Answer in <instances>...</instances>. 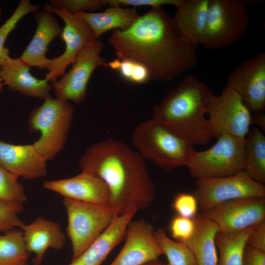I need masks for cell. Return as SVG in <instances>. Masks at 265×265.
I'll list each match as a JSON object with an SVG mask.
<instances>
[{
  "label": "cell",
  "mask_w": 265,
  "mask_h": 265,
  "mask_svg": "<svg viewBox=\"0 0 265 265\" xmlns=\"http://www.w3.org/2000/svg\"><path fill=\"white\" fill-rule=\"evenodd\" d=\"M109 42L118 59L141 64L152 80H171L198 59L196 46L179 32L162 7H152L127 30H114Z\"/></svg>",
  "instance_id": "1"
},
{
  "label": "cell",
  "mask_w": 265,
  "mask_h": 265,
  "mask_svg": "<svg viewBox=\"0 0 265 265\" xmlns=\"http://www.w3.org/2000/svg\"><path fill=\"white\" fill-rule=\"evenodd\" d=\"M169 228L171 237L177 241L185 243L194 234L195 218H186L177 215L171 219Z\"/></svg>",
  "instance_id": "34"
},
{
  "label": "cell",
  "mask_w": 265,
  "mask_h": 265,
  "mask_svg": "<svg viewBox=\"0 0 265 265\" xmlns=\"http://www.w3.org/2000/svg\"><path fill=\"white\" fill-rule=\"evenodd\" d=\"M34 17L37 24L35 32L19 58L29 67L47 69L51 62V59L46 55L48 46L60 35L62 29L53 14L45 8L34 12Z\"/></svg>",
  "instance_id": "18"
},
{
  "label": "cell",
  "mask_w": 265,
  "mask_h": 265,
  "mask_svg": "<svg viewBox=\"0 0 265 265\" xmlns=\"http://www.w3.org/2000/svg\"><path fill=\"white\" fill-rule=\"evenodd\" d=\"M242 265H265V252L247 245Z\"/></svg>",
  "instance_id": "38"
},
{
  "label": "cell",
  "mask_w": 265,
  "mask_h": 265,
  "mask_svg": "<svg viewBox=\"0 0 265 265\" xmlns=\"http://www.w3.org/2000/svg\"><path fill=\"white\" fill-rule=\"evenodd\" d=\"M210 0H182L172 18L179 32L196 46L204 36Z\"/></svg>",
  "instance_id": "22"
},
{
  "label": "cell",
  "mask_w": 265,
  "mask_h": 265,
  "mask_svg": "<svg viewBox=\"0 0 265 265\" xmlns=\"http://www.w3.org/2000/svg\"><path fill=\"white\" fill-rule=\"evenodd\" d=\"M194 218V234L184 243L192 252L197 265H217L215 238L219 229L216 223L202 213L197 214Z\"/></svg>",
  "instance_id": "23"
},
{
  "label": "cell",
  "mask_w": 265,
  "mask_h": 265,
  "mask_svg": "<svg viewBox=\"0 0 265 265\" xmlns=\"http://www.w3.org/2000/svg\"><path fill=\"white\" fill-rule=\"evenodd\" d=\"M53 7L64 9L72 14H77L99 9L106 4L104 0H50Z\"/></svg>",
  "instance_id": "33"
},
{
  "label": "cell",
  "mask_w": 265,
  "mask_h": 265,
  "mask_svg": "<svg viewBox=\"0 0 265 265\" xmlns=\"http://www.w3.org/2000/svg\"><path fill=\"white\" fill-rule=\"evenodd\" d=\"M28 257L22 230L13 229L0 235V265H24Z\"/></svg>",
  "instance_id": "27"
},
{
  "label": "cell",
  "mask_w": 265,
  "mask_h": 265,
  "mask_svg": "<svg viewBox=\"0 0 265 265\" xmlns=\"http://www.w3.org/2000/svg\"><path fill=\"white\" fill-rule=\"evenodd\" d=\"M195 185L193 194L201 213L230 200L265 198L264 184L253 180L244 171L229 176L196 179Z\"/></svg>",
  "instance_id": "10"
},
{
  "label": "cell",
  "mask_w": 265,
  "mask_h": 265,
  "mask_svg": "<svg viewBox=\"0 0 265 265\" xmlns=\"http://www.w3.org/2000/svg\"><path fill=\"white\" fill-rule=\"evenodd\" d=\"M254 226L235 233L218 232L215 238L219 253L217 265H242L247 239Z\"/></svg>",
  "instance_id": "25"
},
{
  "label": "cell",
  "mask_w": 265,
  "mask_h": 265,
  "mask_svg": "<svg viewBox=\"0 0 265 265\" xmlns=\"http://www.w3.org/2000/svg\"><path fill=\"white\" fill-rule=\"evenodd\" d=\"M249 0H210L206 27L202 45L208 49L232 45L247 31Z\"/></svg>",
  "instance_id": "6"
},
{
  "label": "cell",
  "mask_w": 265,
  "mask_h": 265,
  "mask_svg": "<svg viewBox=\"0 0 265 265\" xmlns=\"http://www.w3.org/2000/svg\"><path fill=\"white\" fill-rule=\"evenodd\" d=\"M74 14L86 22L97 39L111 29L127 30L140 16L135 8H123L118 6H110L101 12Z\"/></svg>",
  "instance_id": "24"
},
{
  "label": "cell",
  "mask_w": 265,
  "mask_h": 265,
  "mask_svg": "<svg viewBox=\"0 0 265 265\" xmlns=\"http://www.w3.org/2000/svg\"><path fill=\"white\" fill-rule=\"evenodd\" d=\"M18 177L0 166V200L23 203L27 200L23 186Z\"/></svg>",
  "instance_id": "31"
},
{
  "label": "cell",
  "mask_w": 265,
  "mask_h": 265,
  "mask_svg": "<svg viewBox=\"0 0 265 265\" xmlns=\"http://www.w3.org/2000/svg\"><path fill=\"white\" fill-rule=\"evenodd\" d=\"M211 147L193 152L186 167L196 179L229 176L244 171L245 138L222 135Z\"/></svg>",
  "instance_id": "7"
},
{
  "label": "cell",
  "mask_w": 265,
  "mask_h": 265,
  "mask_svg": "<svg viewBox=\"0 0 265 265\" xmlns=\"http://www.w3.org/2000/svg\"><path fill=\"white\" fill-rule=\"evenodd\" d=\"M152 225L143 219L132 220L126 231L125 242L109 265H142L163 255L154 235Z\"/></svg>",
  "instance_id": "15"
},
{
  "label": "cell",
  "mask_w": 265,
  "mask_h": 265,
  "mask_svg": "<svg viewBox=\"0 0 265 265\" xmlns=\"http://www.w3.org/2000/svg\"><path fill=\"white\" fill-rule=\"evenodd\" d=\"M103 48L104 44L98 39L81 51L68 72L52 82L56 98L78 104L84 101L87 86L95 69L107 67L100 55Z\"/></svg>",
  "instance_id": "11"
},
{
  "label": "cell",
  "mask_w": 265,
  "mask_h": 265,
  "mask_svg": "<svg viewBox=\"0 0 265 265\" xmlns=\"http://www.w3.org/2000/svg\"><path fill=\"white\" fill-rule=\"evenodd\" d=\"M227 86L236 92L251 114L265 109V53L243 61L229 74Z\"/></svg>",
  "instance_id": "13"
},
{
  "label": "cell",
  "mask_w": 265,
  "mask_h": 265,
  "mask_svg": "<svg viewBox=\"0 0 265 265\" xmlns=\"http://www.w3.org/2000/svg\"><path fill=\"white\" fill-rule=\"evenodd\" d=\"M135 212L115 215L108 227L69 265H101L126 235L127 227Z\"/></svg>",
  "instance_id": "21"
},
{
  "label": "cell",
  "mask_w": 265,
  "mask_h": 265,
  "mask_svg": "<svg viewBox=\"0 0 265 265\" xmlns=\"http://www.w3.org/2000/svg\"><path fill=\"white\" fill-rule=\"evenodd\" d=\"M74 110L70 102L51 97L30 114L29 130L41 133L32 144L47 161L53 159L64 148Z\"/></svg>",
  "instance_id": "5"
},
{
  "label": "cell",
  "mask_w": 265,
  "mask_h": 265,
  "mask_svg": "<svg viewBox=\"0 0 265 265\" xmlns=\"http://www.w3.org/2000/svg\"><path fill=\"white\" fill-rule=\"evenodd\" d=\"M68 224L66 234L72 246V260L80 256L108 227L115 216L109 206L64 198Z\"/></svg>",
  "instance_id": "8"
},
{
  "label": "cell",
  "mask_w": 265,
  "mask_h": 265,
  "mask_svg": "<svg viewBox=\"0 0 265 265\" xmlns=\"http://www.w3.org/2000/svg\"><path fill=\"white\" fill-rule=\"evenodd\" d=\"M1 12H2V9H1V8L0 6V17H1Z\"/></svg>",
  "instance_id": "42"
},
{
  "label": "cell",
  "mask_w": 265,
  "mask_h": 265,
  "mask_svg": "<svg viewBox=\"0 0 265 265\" xmlns=\"http://www.w3.org/2000/svg\"><path fill=\"white\" fill-rule=\"evenodd\" d=\"M255 124L260 127L265 128V112L254 114L251 117V124Z\"/></svg>",
  "instance_id": "39"
},
{
  "label": "cell",
  "mask_w": 265,
  "mask_h": 265,
  "mask_svg": "<svg viewBox=\"0 0 265 265\" xmlns=\"http://www.w3.org/2000/svg\"><path fill=\"white\" fill-rule=\"evenodd\" d=\"M154 237L168 260V265H197L191 250L184 243L170 238L161 228L154 232Z\"/></svg>",
  "instance_id": "28"
},
{
  "label": "cell",
  "mask_w": 265,
  "mask_h": 265,
  "mask_svg": "<svg viewBox=\"0 0 265 265\" xmlns=\"http://www.w3.org/2000/svg\"><path fill=\"white\" fill-rule=\"evenodd\" d=\"M44 8L57 15L64 23L60 37L65 42V51L60 56L51 59L47 69L48 73L46 74L45 78L53 82L64 74L68 66L75 62L81 51L97 39L86 22L75 14L49 3L46 4Z\"/></svg>",
  "instance_id": "12"
},
{
  "label": "cell",
  "mask_w": 265,
  "mask_h": 265,
  "mask_svg": "<svg viewBox=\"0 0 265 265\" xmlns=\"http://www.w3.org/2000/svg\"><path fill=\"white\" fill-rule=\"evenodd\" d=\"M106 5L109 6H150L162 7L164 5H172L177 7L182 0H104Z\"/></svg>",
  "instance_id": "36"
},
{
  "label": "cell",
  "mask_w": 265,
  "mask_h": 265,
  "mask_svg": "<svg viewBox=\"0 0 265 265\" xmlns=\"http://www.w3.org/2000/svg\"><path fill=\"white\" fill-rule=\"evenodd\" d=\"M142 265H168L167 264H165L163 262L159 261V260H156L148 262Z\"/></svg>",
  "instance_id": "40"
},
{
  "label": "cell",
  "mask_w": 265,
  "mask_h": 265,
  "mask_svg": "<svg viewBox=\"0 0 265 265\" xmlns=\"http://www.w3.org/2000/svg\"><path fill=\"white\" fill-rule=\"evenodd\" d=\"M206 114L212 138L229 135L245 138L250 130L252 114L238 94L227 86L219 95L210 97Z\"/></svg>",
  "instance_id": "9"
},
{
  "label": "cell",
  "mask_w": 265,
  "mask_h": 265,
  "mask_svg": "<svg viewBox=\"0 0 265 265\" xmlns=\"http://www.w3.org/2000/svg\"><path fill=\"white\" fill-rule=\"evenodd\" d=\"M81 171L102 179L116 215L136 212L154 200L155 186L145 159L125 142L108 139L88 148L79 160Z\"/></svg>",
  "instance_id": "2"
},
{
  "label": "cell",
  "mask_w": 265,
  "mask_h": 265,
  "mask_svg": "<svg viewBox=\"0 0 265 265\" xmlns=\"http://www.w3.org/2000/svg\"><path fill=\"white\" fill-rule=\"evenodd\" d=\"M46 162L32 144L14 145L0 140V166L18 177L33 180L44 177Z\"/></svg>",
  "instance_id": "17"
},
{
  "label": "cell",
  "mask_w": 265,
  "mask_h": 265,
  "mask_svg": "<svg viewBox=\"0 0 265 265\" xmlns=\"http://www.w3.org/2000/svg\"><path fill=\"white\" fill-rule=\"evenodd\" d=\"M3 85V84L2 83V80L1 79L0 75V93L1 91L2 90Z\"/></svg>",
  "instance_id": "41"
},
{
  "label": "cell",
  "mask_w": 265,
  "mask_h": 265,
  "mask_svg": "<svg viewBox=\"0 0 265 265\" xmlns=\"http://www.w3.org/2000/svg\"><path fill=\"white\" fill-rule=\"evenodd\" d=\"M24 265H28V264L27 263H26V264H25Z\"/></svg>",
  "instance_id": "43"
},
{
  "label": "cell",
  "mask_w": 265,
  "mask_h": 265,
  "mask_svg": "<svg viewBox=\"0 0 265 265\" xmlns=\"http://www.w3.org/2000/svg\"><path fill=\"white\" fill-rule=\"evenodd\" d=\"M246 158L244 171L253 180L265 183V136L257 128L245 137Z\"/></svg>",
  "instance_id": "26"
},
{
  "label": "cell",
  "mask_w": 265,
  "mask_h": 265,
  "mask_svg": "<svg viewBox=\"0 0 265 265\" xmlns=\"http://www.w3.org/2000/svg\"><path fill=\"white\" fill-rule=\"evenodd\" d=\"M24 209L23 203L0 200V232H6L15 227H21L24 222L18 217Z\"/></svg>",
  "instance_id": "32"
},
{
  "label": "cell",
  "mask_w": 265,
  "mask_h": 265,
  "mask_svg": "<svg viewBox=\"0 0 265 265\" xmlns=\"http://www.w3.org/2000/svg\"><path fill=\"white\" fill-rule=\"evenodd\" d=\"M107 67L118 71L125 80L135 84H145L152 80L144 66L132 60L117 58L107 63Z\"/></svg>",
  "instance_id": "30"
},
{
  "label": "cell",
  "mask_w": 265,
  "mask_h": 265,
  "mask_svg": "<svg viewBox=\"0 0 265 265\" xmlns=\"http://www.w3.org/2000/svg\"><path fill=\"white\" fill-rule=\"evenodd\" d=\"M202 213L216 223L219 231L238 232L265 221V198L230 200Z\"/></svg>",
  "instance_id": "14"
},
{
  "label": "cell",
  "mask_w": 265,
  "mask_h": 265,
  "mask_svg": "<svg viewBox=\"0 0 265 265\" xmlns=\"http://www.w3.org/2000/svg\"><path fill=\"white\" fill-rule=\"evenodd\" d=\"M43 186L64 198L110 206L109 191L104 182L86 171H81L70 178L45 181Z\"/></svg>",
  "instance_id": "16"
},
{
  "label": "cell",
  "mask_w": 265,
  "mask_h": 265,
  "mask_svg": "<svg viewBox=\"0 0 265 265\" xmlns=\"http://www.w3.org/2000/svg\"><path fill=\"white\" fill-rule=\"evenodd\" d=\"M28 253L35 254L33 265H39L49 248L62 249L66 240V235L60 225L52 220L38 216L28 225L21 227Z\"/></svg>",
  "instance_id": "19"
},
{
  "label": "cell",
  "mask_w": 265,
  "mask_h": 265,
  "mask_svg": "<svg viewBox=\"0 0 265 265\" xmlns=\"http://www.w3.org/2000/svg\"><path fill=\"white\" fill-rule=\"evenodd\" d=\"M212 94L194 75L186 76L153 107L152 118L193 146L205 145L212 138L206 114Z\"/></svg>",
  "instance_id": "3"
},
{
  "label": "cell",
  "mask_w": 265,
  "mask_h": 265,
  "mask_svg": "<svg viewBox=\"0 0 265 265\" xmlns=\"http://www.w3.org/2000/svg\"><path fill=\"white\" fill-rule=\"evenodd\" d=\"M132 142L145 159L165 172L186 167L195 150L193 145L152 118L136 126Z\"/></svg>",
  "instance_id": "4"
},
{
  "label": "cell",
  "mask_w": 265,
  "mask_h": 265,
  "mask_svg": "<svg viewBox=\"0 0 265 265\" xmlns=\"http://www.w3.org/2000/svg\"><path fill=\"white\" fill-rule=\"evenodd\" d=\"M172 207L178 215L193 218L197 214L199 206L193 193H180L174 198Z\"/></svg>",
  "instance_id": "35"
},
{
  "label": "cell",
  "mask_w": 265,
  "mask_h": 265,
  "mask_svg": "<svg viewBox=\"0 0 265 265\" xmlns=\"http://www.w3.org/2000/svg\"><path fill=\"white\" fill-rule=\"evenodd\" d=\"M40 5L32 4L29 0H22L12 15L0 27V67L10 57L9 49L4 43L19 21L26 15L38 11Z\"/></svg>",
  "instance_id": "29"
},
{
  "label": "cell",
  "mask_w": 265,
  "mask_h": 265,
  "mask_svg": "<svg viewBox=\"0 0 265 265\" xmlns=\"http://www.w3.org/2000/svg\"><path fill=\"white\" fill-rule=\"evenodd\" d=\"M247 245L265 252V221L254 227L247 239Z\"/></svg>",
  "instance_id": "37"
},
{
  "label": "cell",
  "mask_w": 265,
  "mask_h": 265,
  "mask_svg": "<svg viewBox=\"0 0 265 265\" xmlns=\"http://www.w3.org/2000/svg\"><path fill=\"white\" fill-rule=\"evenodd\" d=\"M29 68L18 58L9 57L0 67V75L3 84L12 91L42 100L52 97L51 84L45 78L39 80L32 76Z\"/></svg>",
  "instance_id": "20"
}]
</instances>
